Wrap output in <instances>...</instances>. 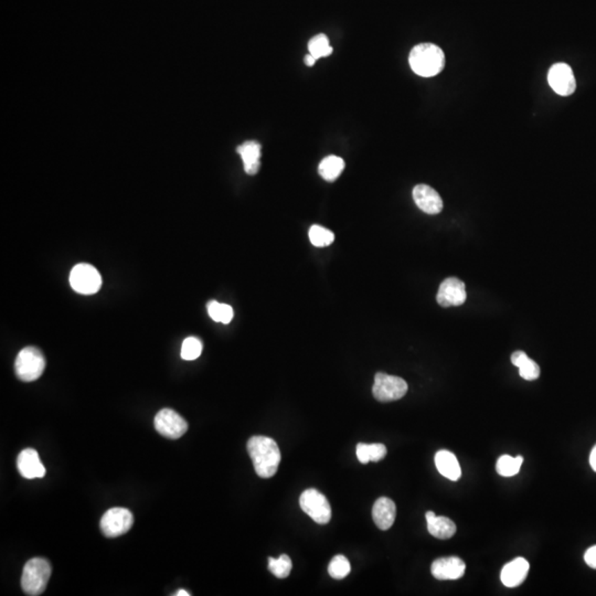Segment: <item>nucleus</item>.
Segmentation results:
<instances>
[{"instance_id": "27", "label": "nucleus", "mask_w": 596, "mask_h": 596, "mask_svg": "<svg viewBox=\"0 0 596 596\" xmlns=\"http://www.w3.org/2000/svg\"><path fill=\"white\" fill-rule=\"evenodd\" d=\"M350 571H351L350 562L342 554L335 556L328 566V573L335 580H342L349 575Z\"/></svg>"}, {"instance_id": "29", "label": "nucleus", "mask_w": 596, "mask_h": 596, "mask_svg": "<svg viewBox=\"0 0 596 596\" xmlns=\"http://www.w3.org/2000/svg\"><path fill=\"white\" fill-rule=\"evenodd\" d=\"M202 353V342L195 337H189L182 342V358L184 360H195Z\"/></svg>"}, {"instance_id": "14", "label": "nucleus", "mask_w": 596, "mask_h": 596, "mask_svg": "<svg viewBox=\"0 0 596 596\" xmlns=\"http://www.w3.org/2000/svg\"><path fill=\"white\" fill-rule=\"evenodd\" d=\"M17 467L20 475L27 480L42 478L46 475V467L41 463L38 452L33 448H26L20 453L17 458Z\"/></svg>"}, {"instance_id": "9", "label": "nucleus", "mask_w": 596, "mask_h": 596, "mask_svg": "<svg viewBox=\"0 0 596 596\" xmlns=\"http://www.w3.org/2000/svg\"><path fill=\"white\" fill-rule=\"evenodd\" d=\"M156 431L167 439H180L188 430V423L182 415L171 409L160 410L155 417Z\"/></svg>"}, {"instance_id": "13", "label": "nucleus", "mask_w": 596, "mask_h": 596, "mask_svg": "<svg viewBox=\"0 0 596 596\" xmlns=\"http://www.w3.org/2000/svg\"><path fill=\"white\" fill-rule=\"evenodd\" d=\"M413 199L423 212L437 214L443 210V200L437 190L428 184H417L413 189Z\"/></svg>"}, {"instance_id": "5", "label": "nucleus", "mask_w": 596, "mask_h": 596, "mask_svg": "<svg viewBox=\"0 0 596 596\" xmlns=\"http://www.w3.org/2000/svg\"><path fill=\"white\" fill-rule=\"evenodd\" d=\"M407 392L405 380L390 374H379L374 376L372 393L376 400L380 402H392L403 398Z\"/></svg>"}, {"instance_id": "4", "label": "nucleus", "mask_w": 596, "mask_h": 596, "mask_svg": "<svg viewBox=\"0 0 596 596\" xmlns=\"http://www.w3.org/2000/svg\"><path fill=\"white\" fill-rule=\"evenodd\" d=\"M46 359L41 350L35 347H26L18 353L15 362L17 377L24 383H33L44 374Z\"/></svg>"}, {"instance_id": "20", "label": "nucleus", "mask_w": 596, "mask_h": 596, "mask_svg": "<svg viewBox=\"0 0 596 596\" xmlns=\"http://www.w3.org/2000/svg\"><path fill=\"white\" fill-rule=\"evenodd\" d=\"M511 362L519 368L520 377L528 381H534L540 377V367L523 351H515L511 355Z\"/></svg>"}, {"instance_id": "1", "label": "nucleus", "mask_w": 596, "mask_h": 596, "mask_svg": "<svg viewBox=\"0 0 596 596\" xmlns=\"http://www.w3.org/2000/svg\"><path fill=\"white\" fill-rule=\"evenodd\" d=\"M247 452L261 478H271L277 474L281 463L279 445L271 437H253L247 442Z\"/></svg>"}, {"instance_id": "7", "label": "nucleus", "mask_w": 596, "mask_h": 596, "mask_svg": "<svg viewBox=\"0 0 596 596\" xmlns=\"http://www.w3.org/2000/svg\"><path fill=\"white\" fill-rule=\"evenodd\" d=\"M301 510L306 512L315 523L326 525L331 519V504L325 495L319 493L317 489L310 488L304 491L299 498Z\"/></svg>"}, {"instance_id": "6", "label": "nucleus", "mask_w": 596, "mask_h": 596, "mask_svg": "<svg viewBox=\"0 0 596 596\" xmlns=\"http://www.w3.org/2000/svg\"><path fill=\"white\" fill-rule=\"evenodd\" d=\"M71 288L82 295L98 293L102 286V277L94 266L80 263L70 273Z\"/></svg>"}, {"instance_id": "21", "label": "nucleus", "mask_w": 596, "mask_h": 596, "mask_svg": "<svg viewBox=\"0 0 596 596\" xmlns=\"http://www.w3.org/2000/svg\"><path fill=\"white\" fill-rule=\"evenodd\" d=\"M344 169V161L338 156H328L320 161L318 171L327 182H335Z\"/></svg>"}, {"instance_id": "26", "label": "nucleus", "mask_w": 596, "mask_h": 596, "mask_svg": "<svg viewBox=\"0 0 596 596\" xmlns=\"http://www.w3.org/2000/svg\"><path fill=\"white\" fill-rule=\"evenodd\" d=\"M309 240L315 247H328L335 241V234L322 225H315L309 229Z\"/></svg>"}, {"instance_id": "16", "label": "nucleus", "mask_w": 596, "mask_h": 596, "mask_svg": "<svg viewBox=\"0 0 596 596\" xmlns=\"http://www.w3.org/2000/svg\"><path fill=\"white\" fill-rule=\"evenodd\" d=\"M396 517V504L387 497H381L374 502L372 518L380 530H387L392 527Z\"/></svg>"}, {"instance_id": "18", "label": "nucleus", "mask_w": 596, "mask_h": 596, "mask_svg": "<svg viewBox=\"0 0 596 596\" xmlns=\"http://www.w3.org/2000/svg\"><path fill=\"white\" fill-rule=\"evenodd\" d=\"M435 465L439 474L446 477L447 480L456 482L461 478V465L456 456L450 450H439L435 455Z\"/></svg>"}, {"instance_id": "2", "label": "nucleus", "mask_w": 596, "mask_h": 596, "mask_svg": "<svg viewBox=\"0 0 596 596\" xmlns=\"http://www.w3.org/2000/svg\"><path fill=\"white\" fill-rule=\"evenodd\" d=\"M409 63L417 76L432 78L441 73L444 69V52L437 44H417L410 52Z\"/></svg>"}, {"instance_id": "10", "label": "nucleus", "mask_w": 596, "mask_h": 596, "mask_svg": "<svg viewBox=\"0 0 596 596\" xmlns=\"http://www.w3.org/2000/svg\"><path fill=\"white\" fill-rule=\"evenodd\" d=\"M547 82L556 94L569 96L577 89V81L570 65L566 63H556L551 67L547 74Z\"/></svg>"}, {"instance_id": "25", "label": "nucleus", "mask_w": 596, "mask_h": 596, "mask_svg": "<svg viewBox=\"0 0 596 596\" xmlns=\"http://www.w3.org/2000/svg\"><path fill=\"white\" fill-rule=\"evenodd\" d=\"M309 55H312L315 59L328 57L333 53V48L329 44V39L324 33L315 35L308 42Z\"/></svg>"}, {"instance_id": "33", "label": "nucleus", "mask_w": 596, "mask_h": 596, "mask_svg": "<svg viewBox=\"0 0 596 596\" xmlns=\"http://www.w3.org/2000/svg\"><path fill=\"white\" fill-rule=\"evenodd\" d=\"M175 595H176V596H189L190 593H188V592H186V591H184V590H182V591H178V593L175 594Z\"/></svg>"}, {"instance_id": "28", "label": "nucleus", "mask_w": 596, "mask_h": 596, "mask_svg": "<svg viewBox=\"0 0 596 596\" xmlns=\"http://www.w3.org/2000/svg\"><path fill=\"white\" fill-rule=\"evenodd\" d=\"M268 570L279 579H285L292 571V560L286 554H282L279 559L268 558Z\"/></svg>"}, {"instance_id": "31", "label": "nucleus", "mask_w": 596, "mask_h": 596, "mask_svg": "<svg viewBox=\"0 0 596 596\" xmlns=\"http://www.w3.org/2000/svg\"><path fill=\"white\" fill-rule=\"evenodd\" d=\"M590 465L593 468L594 472H596V445L592 450L591 455H590Z\"/></svg>"}, {"instance_id": "8", "label": "nucleus", "mask_w": 596, "mask_h": 596, "mask_svg": "<svg viewBox=\"0 0 596 596\" xmlns=\"http://www.w3.org/2000/svg\"><path fill=\"white\" fill-rule=\"evenodd\" d=\"M134 523L132 512L126 508H112L100 519V530L107 538H116L128 534Z\"/></svg>"}, {"instance_id": "24", "label": "nucleus", "mask_w": 596, "mask_h": 596, "mask_svg": "<svg viewBox=\"0 0 596 596\" xmlns=\"http://www.w3.org/2000/svg\"><path fill=\"white\" fill-rule=\"evenodd\" d=\"M523 462V456H517V457H511L509 455L500 456L496 464L497 473L504 477L515 476L520 471Z\"/></svg>"}, {"instance_id": "22", "label": "nucleus", "mask_w": 596, "mask_h": 596, "mask_svg": "<svg viewBox=\"0 0 596 596\" xmlns=\"http://www.w3.org/2000/svg\"><path fill=\"white\" fill-rule=\"evenodd\" d=\"M387 447L380 444H365L359 443L357 445V457L361 464H368L369 462H379L387 455Z\"/></svg>"}, {"instance_id": "12", "label": "nucleus", "mask_w": 596, "mask_h": 596, "mask_svg": "<svg viewBox=\"0 0 596 596\" xmlns=\"http://www.w3.org/2000/svg\"><path fill=\"white\" fill-rule=\"evenodd\" d=\"M465 570V562L457 556L437 559L431 566L432 575L439 581L458 580L463 577Z\"/></svg>"}, {"instance_id": "19", "label": "nucleus", "mask_w": 596, "mask_h": 596, "mask_svg": "<svg viewBox=\"0 0 596 596\" xmlns=\"http://www.w3.org/2000/svg\"><path fill=\"white\" fill-rule=\"evenodd\" d=\"M426 517L428 532L437 539H450L455 534L456 525L450 518L439 517L433 511L426 512Z\"/></svg>"}, {"instance_id": "32", "label": "nucleus", "mask_w": 596, "mask_h": 596, "mask_svg": "<svg viewBox=\"0 0 596 596\" xmlns=\"http://www.w3.org/2000/svg\"><path fill=\"white\" fill-rule=\"evenodd\" d=\"M316 61H317V60L315 59L312 55H307L306 57H305V63H306L308 67H313V65L316 63Z\"/></svg>"}, {"instance_id": "15", "label": "nucleus", "mask_w": 596, "mask_h": 596, "mask_svg": "<svg viewBox=\"0 0 596 596\" xmlns=\"http://www.w3.org/2000/svg\"><path fill=\"white\" fill-rule=\"evenodd\" d=\"M530 570V564L526 559L516 558L502 568L500 573V580L507 588H516L523 584L526 580Z\"/></svg>"}, {"instance_id": "3", "label": "nucleus", "mask_w": 596, "mask_h": 596, "mask_svg": "<svg viewBox=\"0 0 596 596\" xmlns=\"http://www.w3.org/2000/svg\"><path fill=\"white\" fill-rule=\"evenodd\" d=\"M51 577V566L44 558H33L26 563L22 572L21 588L27 595L44 593Z\"/></svg>"}, {"instance_id": "17", "label": "nucleus", "mask_w": 596, "mask_h": 596, "mask_svg": "<svg viewBox=\"0 0 596 596\" xmlns=\"http://www.w3.org/2000/svg\"><path fill=\"white\" fill-rule=\"evenodd\" d=\"M236 150L241 156L245 173L249 176L258 174L261 168V145L258 141H245Z\"/></svg>"}, {"instance_id": "23", "label": "nucleus", "mask_w": 596, "mask_h": 596, "mask_svg": "<svg viewBox=\"0 0 596 596\" xmlns=\"http://www.w3.org/2000/svg\"><path fill=\"white\" fill-rule=\"evenodd\" d=\"M207 308H208L209 316L211 317L212 320L217 322V323H222L227 325L234 318V309H232L230 305H227V304L211 301H209Z\"/></svg>"}, {"instance_id": "30", "label": "nucleus", "mask_w": 596, "mask_h": 596, "mask_svg": "<svg viewBox=\"0 0 596 596\" xmlns=\"http://www.w3.org/2000/svg\"><path fill=\"white\" fill-rule=\"evenodd\" d=\"M584 561L592 569H596V545L588 547L584 554Z\"/></svg>"}, {"instance_id": "11", "label": "nucleus", "mask_w": 596, "mask_h": 596, "mask_svg": "<svg viewBox=\"0 0 596 596\" xmlns=\"http://www.w3.org/2000/svg\"><path fill=\"white\" fill-rule=\"evenodd\" d=\"M466 298V288L461 279L448 277L439 285L437 301L442 307L461 306Z\"/></svg>"}]
</instances>
